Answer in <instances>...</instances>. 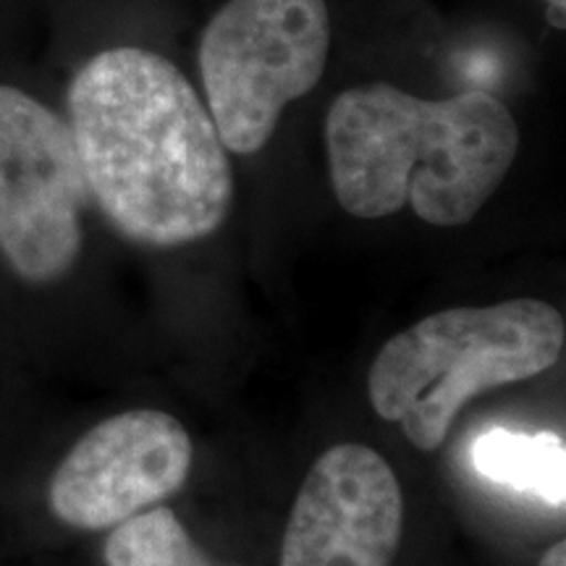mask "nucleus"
I'll return each mask as SVG.
<instances>
[{"instance_id": "f03ea898", "label": "nucleus", "mask_w": 566, "mask_h": 566, "mask_svg": "<svg viewBox=\"0 0 566 566\" xmlns=\"http://www.w3.org/2000/svg\"><path fill=\"white\" fill-rule=\"evenodd\" d=\"M331 184L354 218L407 205L430 226H462L483 210L520 150L512 111L485 90L422 101L394 84L344 90L325 116Z\"/></svg>"}, {"instance_id": "f257e3e1", "label": "nucleus", "mask_w": 566, "mask_h": 566, "mask_svg": "<svg viewBox=\"0 0 566 566\" xmlns=\"http://www.w3.org/2000/svg\"><path fill=\"white\" fill-rule=\"evenodd\" d=\"M66 105L90 200L122 237L163 250L221 231L233 205L229 150L171 61L134 45L95 53Z\"/></svg>"}, {"instance_id": "20e7f679", "label": "nucleus", "mask_w": 566, "mask_h": 566, "mask_svg": "<svg viewBox=\"0 0 566 566\" xmlns=\"http://www.w3.org/2000/svg\"><path fill=\"white\" fill-rule=\"evenodd\" d=\"M328 51L325 0H229L212 13L197 63L226 150H263L286 105L321 84Z\"/></svg>"}, {"instance_id": "9d476101", "label": "nucleus", "mask_w": 566, "mask_h": 566, "mask_svg": "<svg viewBox=\"0 0 566 566\" xmlns=\"http://www.w3.org/2000/svg\"><path fill=\"white\" fill-rule=\"evenodd\" d=\"M537 566H566V543L562 541L556 546H551Z\"/></svg>"}, {"instance_id": "39448f33", "label": "nucleus", "mask_w": 566, "mask_h": 566, "mask_svg": "<svg viewBox=\"0 0 566 566\" xmlns=\"http://www.w3.org/2000/svg\"><path fill=\"white\" fill-rule=\"evenodd\" d=\"M90 202L69 124L30 92L0 84V250L30 283L71 271Z\"/></svg>"}, {"instance_id": "1a4fd4ad", "label": "nucleus", "mask_w": 566, "mask_h": 566, "mask_svg": "<svg viewBox=\"0 0 566 566\" xmlns=\"http://www.w3.org/2000/svg\"><path fill=\"white\" fill-rule=\"evenodd\" d=\"M108 566H237L210 558L171 509L139 512L113 527L105 541Z\"/></svg>"}, {"instance_id": "6e6552de", "label": "nucleus", "mask_w": 566, "mask_h": 566, "mask_svg": "<svg viewBox=\"0 0 566 566\" xmlns=\"http://www.w3.org/2000/svg\"><path fill=\"white\" fill-rule=\"evenodd\" d=\"M472 464L493 483L533 493L548 506L564 509L566 501V449L556 433H514L488 430L475 441Z\"/></svg>"}, {"instance_id": "9b49d317", "label": "nucleus", "mask_w": 566, "mask_h": 566, "mask_svg": "<svg viewBox=\"0 0 566 566\" xmlns=\"http://www.w3.org/2000/svg\"><path fill=\"white\" fill-rule=\"evenodd\" d=\"M564 9L566 6H546V17H548V24L556 27V30H564L566 21H564Z\"/></svg>"}, {"instance_id": "f8f14e48", "label": "nucleus", "mask_w": 566, "mask_h": 566, "mask_svg": "<svg viewBox=\"0 0 566 566\" xmlns=\"http://www.w3.org/2000/svg\"><path fill=\"white\" fill-rule=\"evenodd\" d=\"M546 6H566V0H546Z\"/></svg>"}, {"instance_id": "423d86ee", "label": "nucleus", "mask_w": 566, "mask_h": 566, "mask_svg": "<svg viewBox=\"0 0 566 566\" xmlns=\"http://www.w3.org/2000/svg\"><path fill=\"white\" fill-rule=\"evenodd\" d=\"M195 446L176 417L132 409L87 430L53 472L48 501L76 530H113L179 493Z\"/></svg>"}, {"instance_id": "7ed1b4c3", "label": "nucleus", "mask_w": 566, "mask_h": 566, "mask_svg": "<svg viewBox=\"0 0 566 566\" xmlns=\"http://www.w3.org/2000/svg\"><path fill=\"white\" fill-rule=\"evenodd\" d=\"M564 338L562 313L543 300L443 310L384 344L367 375L370 405L415 449L438 451L475 396L546 373Z\"/></svg>"}, {"instance_id": "0eeeda50", "label": "nucleus", "mask_w": 566, "mask_h": 566, "mask_svg": "<svg viewBox=\"0 0 566 566\" xmlns=\"http://www.w3.org/2000/svg\"><path fill=\"white\" fill-rule=\"evenodd\" d=\"M405 495L391 464L363 443H338L307 472L281 543V566H391Z\"/></svg>"}]
</instances>
